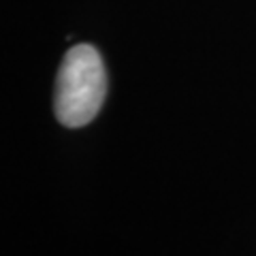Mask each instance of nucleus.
<instances>
[{
  "mask_svg": "<svg viewBox=\"0 0 256 256\" xmlns=\"http://www.w3.org/2000/svg\"><path fill=\"white\" fill-rule=\"evenodd\" d=\"M107 96V70L96 47H70L56 79L54 111L66 128H82L98 116Z\"/></svg>",
  "mask_w": 256,
  "mask_h": 256,
  "instance_id": "f257e3e1",
  "label": "nucleus"
}]
</instances>
